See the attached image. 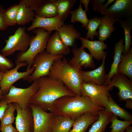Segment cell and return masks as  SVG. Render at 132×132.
I'll return each instance as SVG.
<instances>
[{"label":"cell","mask_w":132,"mask_h":132,"mask_svg":"<svg viewBox=\"0 0 132 132\" xmlns=\"http://www.w3.org/2000/svg\"><path fill=\"white\" fill-rule=\"evenodd\" d=\"M39 88L32 97L30 104L34 105L44 111L52 112L54 102L65 96H75L60 80L50 76L38 79Z\"/></svg>","instance_id":"6da1fadb"},{"label":"cell","mask_w":132,"mask_h":132,"mask_svg":"<svg viewBox=\"0 0 132 132\" xmlns=\"http://www.w3.org/2000/svg\"><path fill=\"white\" fill-rule=\"evenodd\" d=\"M104 108L97 106L87 97L66 96L61 97L54 102L52 112L55 115L75 120L84 114L98 112Z\"/></svg>","instance_id":"7a4b0ae2"},{"label":"cell","mask_w":132,"mask_h":132,"mask_svg":"<svg viewBox=\"0 0 132 132\" xmlns=\"http://www.w3.org/2000/svg\"><path fill=\"white\" fill-rule=\"evenodd\" d=\"M79 71L72 67L63 57L54 61L49 76L61 81L75 95L81 96L83 82Z\"/></svg>","instance_id":"3957f363"},{"label":"cell","mask_w":132,"mask_h":132,"mask_svg":"<svg viewBox=\"0 0 132 132\" xmlns=\"http://www.w3.org/2000/svg\"><path fill=\"white\" fill-rule=\"evenodd\" d=\"M33 32L35 35L31 36L28 50L24 53L19 52L16 56L15 61L16 64L19 62L26 63L27 70L32 67L35 56L44 51L52 33L41 28L35 29Z\"/></svg>","instance_id":"277c9868"},{"label":"cell","mask_w":132,"mask_h":132,"mask_svg":"<svg viewBox=\"0 0 132 132\" xmlns=\"http://www.w3.org/2000/svg\"><path fill=\"white\" fill-rule=\"evenodd\" d=\"M39 88L37 80L33 82L29 87L26 88H19L12 86L8 93L4 95L3 99L8 104L17 103L22 110L29 106L31 100Z\"/></svg>","instance_id":"5b68a950"},{"label":"cell","mask_w":132,"mask_h":132,"mask_svg":"<svg viewBox=\"0 0 132 132\" xmlns=\"http://www.w3.org/2000/svg\"><path fill=\"white\" fill-rule=\"evenodd\" d=\"M25 27H19L5 42V46L1 50L5 56L13 55L16 51L24 53L29 48L31 36L25 32Z\"/></svg>","instance_id":"8992f818"},{"label":"cell","mask_w":132,"mask_h":132,"mask_svg":"<svg viewBox=\"0 0 132 132\" xmlns=\"http://www.w3.org/2000/svg\"><path fill=\"white\" fill-rule=\"evenodd\" d=\"M63 57V55H53L44 51L38 54L33 60V65L35 67L33 72L25 80L31 83L40 77L48 76L54 61Z\"/></svg>","instance_id":"52a82bcc"},{"label":"cell","mask_w":132,"mask_h":132,"mask_svg":"<svg viewBox=\"0 0 132 132\" xmlns=\"http://www.w3.org/2000/svg\"><path fill=\"white\" fill-rule=\"evenodd\" d=\"M111 89L108 85L82 82L81 96L88 98L97 106L105 108L109 101V91Z\"/></svg>","instance_id":"ba28073f"},{"label":"cell","mask_w":132,"mask_h":132,"mask_svg":"<svg viewBox=\"0 0 132 132\" xmlns=\"http://www.w3.org/2000/svg\"><path fill=\"white\" fill-rule=\"evenodd\" d=\"M33 119V132H52L55 115L34 105L30 104Z\"/></svg>","instance_id":"9c48e42d"},{"label":"cell","mask_w":132,"mask_h":132,"mask_svg":"<svg viewBox=\"0 0 132 132\" xmlns=\"http://www.w3.org/2000/svg\"><path fill=\"white\" fill-rule=\"evenodd\" d=\"M15 67L5 72L0 83V88L4 95L7 94L13 84L17 81L26 78L33 72L35 67L33 65L31 68L23 72H19L18 70L23 66H27L25 62H21L16 64Z\"/></svg>","instance_id":"30bf717a"},{"label":"cell","mask_w":132,"mask_h":132,"mask_svg":"<svg viewBox=\"0 0 132 132\" xmlns=\"http://www.w3.org/2000/svg\"><path fill=\"white\" fill-rule=\"evenodd\" d=\"M72 48L73 56L68 62L72 67L79 71L82 70V67L83 66L85 68L95 67L92 56L85 51L84 48L81 46L79 48L75 44Z\"/></svg>","instance_id":"8fae6325"},{"label":"cell","mask_w":132,"mask_h":132,"mask_svg":"<svg viewBox=\"0 0 132 132\" xmlns=\"http://www.w3.org/2000/svg\"><path fill=\"white\" fill-rule=\"evenodd\" d=\"M108 85L112 88L117 87L119 92L118 95L120 101L132 100V82L126 76L118 73L114 75Z\"/></svg>","instance_id":"7c38bea8"},{"label":"cell","mask_w":132,"mask_h":132,"mask_svg":"<svg viewBox=\"0 0 132 132\" xmlns=\"http://www.w3.org/2000/svg\"><path fill=\"white\" fill-rule=\"evenodd\" d=\"M13 103L17 112L15 119L16 127L18 132H33V117L29 106L26 109L22 110L17 103Z\"/></svg>","instance_id":"4fadbf2b"},{"label":"cell","mask_w":132,"mask_h":132,"mask_svg":"<svg viewBox=\"0 0 132 132\" xmlns=\"http://www.w3.org/2000/svg\"><path fill=\"white\" fill-rule=\"evenodd\" d=\"M103 15L118 19H126L132 17V0H116Z\"/></svg>","instance_id":"5bb4252c"},{"label":"cell","mask_w":132,"mask_h":132,"mask_svg":"<svg viewBox=\"0 0 132 132\" xmlns=\"http://www.w3.org/2000/svg\"><path fill=\"white\" fill-rule=\"evenodd\" d=\"M64 22L57 16L53 17L44 18L35 15L31 25L28 28L27 30L30 31L41 28L48 32L57 31L63 25Z\"/></svg>","instance_id":"9a60e30c"},{"label":"cell","mask_w":132,"mask_h":132,"mask_svg":"<svg viewBox=\"0 0 132 132\" xmlns=\"http://www.w3.org/2000/svg\"><path fill=\"white\" fill-rule=\"evenodd\" d=\"M106 57L102 60L100 65L91 71H79L83 82L92 83L100 85H104L108 76L105 72V62Z\"/></svg>","instance_id":"2e32d148"},{"label":"cell","mask_w":132,"mask_h":132,"mask_svg":"<svg viewBox=\"0 0 132 132\" xmlns=\"http://www.w3.org/2000/svg\"><path fill=\"white\" fill-rule=\"evenodd\" d=\"M79 39L81 42V46L87 48L93 58L95 59L100 61L106 57L107 53L104 51V50L107 49L108 46L104 41H90L83 37H80Z\"/></svg>","instance_id":"e0dca14e"},{"label":"cell","mask_w":132,"mask_h":132,"mask_svg":"<svg viewBox=\"0 0 132 132\" xmlns=\"http://www.w3.org/2000/svg\"><path fill=\"white\" fill-rule=\"evenodd\" d=\"M46 48V52L53 55H66L70 52L69 47L66 45L60 37L57 31L49 38Z\"/></svg>","instance_id":"ac0fdd59"},{"label":"cell","mask_w":132,"mask_h":132,"mask_svg":"<svg viewBox=\"0 0 132 132\" xmlns=\"http://www.w3.org/2000/svg\"><path fill=\"white\" fill-rule=\"evenodd\" d=\"M57 31L60 37L66 46L73 47L77 39L81 37L80 33L75 29L72 24H64Z\"/></svg>","instance_id":"d6986e66"},{"label":"cell","mask_w":132,"mask_h":132,"mask_svg":"<svg viewBox=\"0 0 132 132\" xmlns=\"http://www.w3.org/2000/svg\"><path fill=\"white\" fill-rule=\"evenodd\" d=\"M98 112L85 113L79 117L74 120L69 132H85L89 126L98 119Z\"/></svg>","instance_id":"ffe728a7"},{"label":"cell","mask_w":132,"mask_h":132,"mask_svg":"<svg viewBox=\"0 0 132 132\" xmlns=\"http://www.w3.org/2000/svg\"><path fill=\"white\" fill-rule=\"evenodd\" d=\"M101 22L99 27V40L104 41L109 38L112 33L116 30L114 25L117 22V19L104 16L100 18Z\"/></svg>","instance_id":"44dd1931"},{"label":"cell","mask_w":132,"mask_h":132,"mask_svg":"<svg viewBox=\"0 0 132 132\" xmlns=\"http://www.w3.org/2000/svg\"><path fill=\"white\" fill-rule=\"evenodd\" d=\"M124 41L123 39H121L115 44L113 61L111 65L110 71L108 74L104 85H108L113 76L118 73V67L121 61V56L124 48Z\"/></svg>","instance_id":"7402d4cb"},{"label":"cell","mask_w":132,"mask_h":132,"mask_svg":"<svg viewBox=\"0 0 132 132\" xmlns=\"http://www.w3.org/2000/svg\"><path fill=\"white\" fill-rule=\"evenodd\" d=\"M35 12L36 15L43 17L51 18L57 16L56 0H43Z\"/></svg>","instance_id":"603a6c76"},{"label":"cell","mask_w":132,"mask_h":132,"mask_svg":"<svg viewBox=\"0 0 132 132\" xmlns=\"http://www.w3.org/2000/svg\"><path fill=\"white\" fill-rule=\"evenodd\" d=\"M98 119L93 123L88 132H105L107 126L111 122L113 114L104 109L98 112Z\"/></svg>","instance_id":"cb8c5ba5"},{"label":"cell","mask_w":132,"mask_h":132,"mask_svg":"<svg viewBox=\"0 0 132 132\" xmlns=\"http://www.w3.org/2000/svg\"><path fill=\"white\" fill-rule=\"evenodd\" d=\"M20 7L16 19V24L23 25L32 21L35 15L34 11L21 0L19 3Z\"/></svg>","instance_id":"d4e9b609"},{"label":"cell","mask_w":132,"mask_h":132,"mask_svg":"<svg viewBox=\"0 0 132 132\" xmlns=\"http://www.w3.org/2000/svg\"><path fill=\"white\" fill-rule=\"evenodd\" d=\"M108 96V102L104 108L105 110L112 113L125 121L132 120V115L119 106L115 102L110 94H109Z\"/></svg>","instance_id":"484cf974"},{"label":"cell","mask_w":132,"mask_h":132,"mask_svg":"<svg viewBox=\"0 0 132 132\" xmlns=\"http://www.w3.org/2000/svg\"><path fill=\"white\" fill-rule=\"evenodd\" d=\"M121 61L118 68V73L128 77L132 79V48L126 54L121 55Z\"/></svg>","instance_id":"4316f807"},{"label":"cell","mask_w":132,"mask_h":132,"mask_svg":"<svg viewBox=\"0 0 132 132\" xmlns=\"http://www.w3.org/2000/svg\"><path fill=\"white\" fill-rule=\"evenodd\" d=\"M74 120L66 117L55 115L52 132H69Z\"/></svg>","instance_id":"83f0119b"},{"label":"cell","mask_w":132,"mask_h":132,"mask_svg":"<svg viewBox=\"0 0 132 132\" xmlns=\"http://www.w3.org/2000/svg\"><path fill=\"white\" fill-rule=\"evenodd\" d=\"M117 19L124 32L125 44L122 54L125 55L130 51L132 44L131 33L132 29V17L126 19Z\"/></svg>","instance_id":"f1b7e54d"},{"label":"cell","mask_w":132,"mask_h":132,"mask_svg":"<svg viewBox=\"0 0 132 132\" xmlns=\"http://www.w3.org/2000/svg\"><path fill=\"white\" fill-rule=\"evenodd\" d=\"M57 16L63 21L69 16L76 0H56Z\"/></svg>","instance_id":"f546056e"},{"label":"cell","mask_w":132,"mask_h":132,"mask_svg":"<svg viewBox=\"0 0 132 132\" xmlns=\"http://www.w3.org/2000/svg\"><path fill=\"white\" fill-rule=\"evenodd\" d=\"M87 12L83 9L82 3L80 2L78 7L74 10L71 11V21L72 23L78 22L81 23L82 26L87 29V26L89 19L88 18Z\"/></svg>","instance_id":"4dcf8cb0"},{"label":"cell","mask_w":132,"mask_h":132,"mask_svg":"<svg viewBox=\"0 0 132 132\" xmlns=\"http://www.w3.org/2000/svg\"><path fill=\"white\" fill-rule=\"evenodd\" d=\"M20 5H12L4 10V17L5 22L8 26H15L16 24V19Z\"/></svg>","instance_id":"1f68e13d"},{"label":"cell","mask_w":132,"mask_h":132,"mask_svg":"<svg viewBox=\"0 0 132 132\" xmlns=\"http://www.w3.org/2000/svg\"><path fill=\"white\" fill-rule=\"evenodd\" d=\"M101 22L100 18L97 16L89 19L86 29L88 31L85 38L86 39L88 40L90 39L91 41H93L95 36H99V33L97 30Z\"/></svg>","instance_id":"d6a6232c"},{"label":"cell","mask_w":132,"mask_h":132,"mask_svg":"<svg viewBox=\"0 0 132 132\" xmlns=\"http://www.w3.org/2000/svg\"><path fill=\"white\" fill-rule=\"evenodd\" d=\"M15 110L13 103L8 104L2 117L0 119V127L12 124L14 123L16 118L14 114Z\"/></svg>","instance_id":"836d02e7"},{"label":"cell","mask_w":132,"mask_h":132,"mask_svg":"<svg viewBox=\"0 0 132 132\" xmlns=\"http://www.w3.org/2000/svg\"><path fill=\"white\" fill-rule=\"evenodd\" d=\"M112 129L110 132H124L127 127L132 123V120L122 121L119 120L117 116L113 114L111 121Z\"/></svg>","instance_id":"e575fe53"},{"label":"cell","mask_w":132,"mask_h":132,"mask_svg":"<svg viewBox=\"0 0 132 132\" xmlns=\"http://www.w3.org/2000/svg\"><path fill=\"white\" fill-rule=\"evenodd\" d=\"M14 65L10 60L0 53V71L5 72L12 69Z\"/></svg>","instance_id":"d590c367"},{"label":"cell","mask_w":132,"mask_h":132,"mask_svg":"<svg viewBox=\"0 0 132 132\" xmlns=\"http://www.w3.org/2000/svg\"><path fill=\"white\" fill-rule=\"evenodd\" d=\"M34 12L43 2V0H21Z\"/></svg>","instance_id":"8d00e7d4"},{"label":"cell","mask_w":132,"mask_h":132,"mask_svg":"<svg viewBox=\"0 0 132 132\" xmlns=\"http://www.w3.org/2000/svg\"><path fill=\"white\" fill-rule=\"evenodd\" d=\"M3 7L0 5V31H4L8 27L5 21L3 12L4 10Z\"/></svg>","instance_id":"74e56055"},{"label":"cell","mask_w":132,"mask_h":132,"mask_svg":"<svg viewBox=\"0 0 132 132\" xmlns=\"http://www.w3.org/2000/svg\"><path fill=\"white\" fill-rule=\"evenodd\" d=\"M91 3L93 7L92 10L94 11H97L100 13V9L103 4L106 1L105 0H93Z\"/></svg>","instance_id":"f35d334b"},{"label":"cell","mask_w":132,"mask_h":132,"mask_svg":"<svg viewBox=\"0 0 132 132\" xmlns=\"http://www.w3.org/2000/svg\"><path fill=\"white\" fill-rule=\"evenodd\" d=\"M0 131L1 132H18L12 124L1 127Z\"/></svg>","instance_id":"ab89813d"},{"label":"cell","mask_w":132,"mask_h":132,"mask_svg":"<svg viewBox=\"0 0 132 132\" xmlns=\"http://www.w3.org/2000/svg\"><path fill=\"white\" fill-rule=\"evenodd\" d=\"M8 104L3 98L0 101V119L2 117ZM1 127L0 126V131Z\"/></svg>","instance_id":"60d3db41"},{"label":"cell","mask_w":132,"mask_h":132,"mask_svg":"<svg viewBox=\"0 0 132 132\" xmlns=\"http://www.w3.org/2000/svg\"><path fill=\"white\" fill-rule=\"evenodd\" d=\"M115 1V0H108L105 4H103L100 9V13L103 15L107 10L109 5Z\"/></svg>","instance_id":"b9f144b4"},{"label":"cell","mask_w":132,"mask_h":132,"mask_svg":"<svg viewBox=\"0 0 132 132\" xmlns=\"http://www.w3.org/2000/svg\"><path fill=\"white\" fill-rule=\"evenodd\" d=\"M91 0H80V2L81 3L83 4L84 5L85 7V10L87 12H88V6L89 2Z\"/></svg>","instance_id":"7bdbcfd3"},{"label":"cell","mask_w":132,"mask_h":132,"mask_svg":"<svg viewBox=\"0 0 132 132\" xmlns=\"http://www.w3.org/2000/svg\"><path fill=\"white\" fill-rule=\"evenodd\" d=\"M126 104L125 106L127 108L132 109V100L128 99L126 101Z\"/></svg>","instance_id":"ee69618b"},{"label":"cell","mask_w":132,"mask_h":132,"mask_svg":"<svg viewBox=\"0 0 132 132\" xmlns=\"http://www.w3.org/2000/svg\"><path fill=\"white\" fill-rule=\"evenodd\" d=\"M125 132H132V126L129 125L125 129Z\"/></svg>","instance_id":"f6af8a7d"},{"label":"cell","mask_w":132,"mask_h":132,"mask_svg":"<svg viewBox=\"0 0 132 132\" xmlns=\"http://www.w3.org/2000/svg\"><path fill=\"white\" fill-rule=\"evenodd\" d=\"M4 95L0 88V101L3 98Z\"/></svg>","instance_id":"bcb514c9"},{"label":"cell","mask_w":132,"mask_h":132,"mask_svg":"<svg viewBox=\"0 0 132 132\" xmlns=\"http://www.w3.org/2000/svg\"><path fill=\"white\" fill-rule=\"evenodd\" d=\"M5 72L0 71V83Z\"/></svg>","instance_id":"7dc6e473"}]
</instances>
